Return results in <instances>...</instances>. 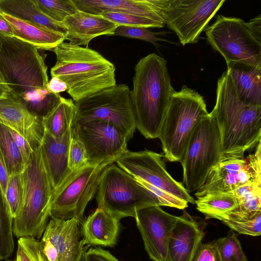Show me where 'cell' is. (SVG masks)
<instances>
[{
  "label": "cell",
  "instance_id": "obj_45",
  "mask_svg": "<svg viewBox=\"0 0 261 261\" xmlns=\"http://www.w3.org/2000/svg\"><path fill=\"white\" fill-rule=\"evenodd\" d=\"M7 261H47V259L40 255H36L29 258L22 246L18 244L16 257L13 260Z\"/></svg>",
  "mask_w": 261,
  "mask_h": 261
},
{
  "label": "cell",
  "instance_id": "obj_35",
  "mask_svg": "<svg viewBox=\"0 0 261 261\" xmlns=\"http://www.w3.org/2000/svg\"><path fill=\"white\" fill-rule=\"evenodd\" d=\"M167 33V32H154L149 29L145 28L119 25L116 29L114 35L149 42L158 47L159 46L158 41L173 43L166 39L158 37V36L163 35Z\"/></svg>",
  "mask_w": 261,
  "mask_h": 261
},
{
  "label": "cell",
  "instance_id": "obj_20",
  "mask_svg": "<svg viewBox=\"0 0 261 261\" xmlns=\"http://www.w3.org/2000/svg\"><path fill=\"white\" fill-rule=\"evenodd\" d=\"M72 138V127L60 139H55L44 130L39 147L54 193L72 173L68 167V152Z\"/></svg>",
  "mask_w": 261,
  "mask_h": 261
},
{
  "label": "cell",
  "instance_id": "obj_18",
  "mask_svg": "<svg viewBox=\"0 0 261 261\" xmlns=\"http://www.w3.org/2000/svg\"><path fill=\"white\" fill-rule=\"evenodd\" d=\"M0 123L19 134L34 149L40 146L44 134L42 119L31 113L10 92L0 99Z\"/></svg>",
  "mask_w": 261,
  "mask_h": 261
},
{
  "label": "cell",
  "instance_id": "obj_30",
  "mask_svg": "<svg viewBox=\"0 0 261 261\" xmlns=\"http://www.w3.org/2000/svg\"><path fill=\"white\" fill-rule=\"evenodd\" d=\"M0 150L9 176L21 173L26 164L8 127L1 123Z\"/></svg>",
  "mask_w": 261,
  "mask_h": 261
},
{
  "label": "cell",
  "instance_id": "obj_24",
  "mask_svg": "<svg viewBox=\"0 0 261 261\" xmlns=\"http://www.w3.org/2000/svg\"><path fill=\"white\" fill-rule=\"evenodd\" d=\"M226 65V72L240 100L248 105L261 106V67L239 62Z\"/></svg>",
  "mask_w": 261,
  "mask_h": 261
},
{
  "label": "cell",
  "instance_id": "obj_7",
  "mask_svg": "<svg viewBox=\"0 0 261 261\" xmlns=\"http://www.w3.org/2000/svg\"><path fill=\"white\" fill-rule=\"evenodd\" d=\"M98 207L120 220L138 211L162 206L158 198L132 175L114 163L103 172L96 192Z\"/></svg>",
  "mask_w": 261,
  "mask_h": 261
},
{
  "label": "cell",
  "instance_id": "obj_25",
  "mask_svg": "<svg viewBox=\"0 0 261 261\" xmlns=\"http://www.w3.org/2000/svg\"><path fill=\"white\" fill-rule=\"evenodd\" d=\"M0 11L65 36L67 34V29L63 23L56 21L43 14L33 0H0Z\"/></svg>",
  "mask_w": 261,
  "mask_h": 261
},
{
  "label": "cell",
  "instance_id": "obj_23",
  "mask_svg": "<svg viewBox=\"0 0 261 261\" xmlns=\"http://www.w3.org/2000/svg\"><path fill=\"white\" fill-rule=\"evenodd\" d=\"M120 220L97 207L81 225L84 243L88 246L112 247L117 242Z\"/></svg>",
  "mask_w": 261,
  "mask_h": 261
},
{
  "label": "cell",
  "instance_id": "obj_31",
  "mask_svg": "<svg viewBox=\"0 0 261 261\" xmlns=\"http://www.w3.org/2000/svg\"><path fill=\"white\" fill-rule=\"evenodd\" d=\"M13 219L0 185V261L10 256L14 249Z\"/></svg>",
  "mask_w": 261,
  "mask_h": 261
},
{
  "label": "cell",
  "instance_id": "obj_2",
  "mask_svg": "<svg viewBox=\"0 0 261 261\" xmlns=\"http://www.w3.org/2000/svg\"><path fill=\"white\" fill-rule=\"evenodd\" d=\"M211 113L219 132L220 161L244 158L245 153L260 141L261 106L243 102L226 71L218 80L216 101Z\"/></svg>",
  "mask_w": 261,
  "mask_h": 261
},
{
  "label": "cell",
  "instance_id": "obj_21",
  "mask_svg": "<svg viewBox=\"0 0 261 261\" xmlns=\"http://www.w3.org/2000/svg\"><path fill=\"white\" fill-rule=\"evenodd\" d=\"M67 29L65 40L78 46L88 47L94 38L101 35H114L119 26L101 15L77 10L62 22Z\"/></svg>",
  "mask_w": 261,
  "mask_h": 261
},
{
  "label": "cell",
  "instance_id": "obj_28",
  "mask_svg": "<svg viewBox=\"0 0 261 261\" xmlns=\"http://www.w3.org/2000/svg\"><path fill=\"white\" fill-rule=\"evenodd\" d=\"M74 114L73 101L62 97L60 102L42 118L44 130L55 139H61L71 127Z\"/></svg>",
  "mask_w": 261,
  "mask_h": 261
},
{
  "label": "cell",
  "instance_id": "obj_41",
  "mask_svg": "<svg viewBox=\"0 0 261 261\" xmlns=\"http://www.w3.org/2000/svg\"><path fill=\"white\" fill-rule=\"evenodd\" d=\"M8 128L18 146L25 163L27 164L36 149H34L28 141L19 134L10 128Z\"/></svg>",
  "mask_w": 261,
  "mask_h": 261
},
{
  "label": "cell",
  "instance_id": "obj_12",
  "mask_svg": "<svg viewBox=\"0 0 261 261\" xmlns=\"http://www.w3.org/2000/svg\"><path fill=\"white\" fill-rule=\"evenodd\" d=\"M205 31L207 42L226 63L239 62L261 67V43L243 19L218 15Z\"/></svg>",
  "mask_w": 261,
  "mask_h": 261
},
{
  "label": "cell",
  "instance_id": "obj_46",
  "mask_svg": "<svg viewBox=\"0 0 261 261\" xmlns=\"http://www.w3.org/2000/svg\"><path fill=\"white\" fill-rule=\"evenodd\" d=\"M9 178L4 159L0 150V185L4 194Z\"/></svg>",
  "mask_w": 261,
  "mask_h": 261
},
{
  "label": "cell",
  "instance_id": "obj_16",
  "mask_svg": "<svg viewBox=\"0 0 261 261\" xmlns=\"http://www.w3.org/2000/svg\"><path fill=\"white\" fill-rule=\"evenodd\" d=\"M40 241L48 261H84L90 246L84 243L82 222L50 216Z\"/></svg>",
  "mask_w": 261,
  "mask_h": 261
},
{
  "label": "cell",
  "instance_id": "obj_43",
  "mask_svg": "<svg viewBox=\"0 0 261 261\" xmlns=\"http://www.w3.org/2000/svg\"><path fill=\"white\" fill-rule=\"evenodd\" d=\"M246 24L252 36L261 43V15L255 16Z\"/></svg>",
  "mask_w": 261,
  "mask_h": 261
},
{
  "label": "cell",
  "instance_id": "obj_11",
  "mask_svg": "<svg viewBox=\"0 0 261 261\" xmlns=\"http://www.w3.org/2000/svg\"><path fill=\"white\" fill-rule=\"evenodd\" d=\"M116 161L106 160L72 171L53 194L50 216L83 222L85 210L97 192L103 172Z\"/></svg>",
  "mask_w": 261,
  "mask_h": 261
},
{
  "label": "cell",
  "instance_id": "obj_38",
  "mask_svg": "<svg viewBox=\"0 0 261 261\" xmlns=\"http://www.w3.org/2000/svg\"><path fill=\"white\" fill-rule=\"evenodd\" d=\"M88 165L86 151L83 143L72 136L68 152V167L75 171Z\"/></svg>",
  "mask_w": 261,
  "mask_h": 261
},
{
  "label": "cell",
  "instance_id": "obj_40",
  "mask_svg": "<svg viewBox=\"0 0 261 261\" xmlns=\"http://www.w3.org/2000/svg\"><path fill=\"white\" fill-rule=\"evenodd\" d=\"M192 261H220L214 243H201Z\"/></svg>",
  "mask_w": 261,
  "mask_h": 261
},
{
  "label": "cell",
  "instance_id": "obj_1",
  "mask_svg": "<svg viewBox=\"0 0 261 261\" xmlns=\"http://www.w3.org/2000/svg\"><path fill=\"white\" fill-rule=\"evenodd\" d=\"M47 67L38 49L15 37L0 36V74L10 92L42 119L62 96L46 89Z\"/></svg>",
  "mask_w": 261,
  "mask_h": 261
},
{
  "label": "cell",
  "instance_id": "obj_36",
  "mask_svg": "<svg viewBox=\"0 0 261 261\" xmlns=\"http://www.w3.org/2000/svg\"><path fill=\"white\" fill-rule=\"evenodd\" d=\"M22 193V173L9 176L5 195L13 218L16 216L20 207Z\"/></svg>",
  "mask_w": 261,
  "mask_h": 261
},
{
  "label": "cell",
  "instance_id": "obj_33",
  "mask_svg": "<svg viewBox=\"0 0 261 261\" xmlns=\"http://www.w3.org/2000/svg\"><path fill=\"white\" fill-rule=\"evenodd\" d=\"M43 14L51 19L62 22L65 18L78 10L73 0H33Z\"/></svg>",
  "mask_w": 261,
  "mask_h": 261
},
{
  "label": "cell",
  "instance_id": "obj_29",
  "mask_svg": "<svg viewBox=\"0 0 261 261\" xmlns=\"http://www.w3.org/2000/svg\"><path fill=\"white\" fill-rule=\"evenodd\" d=\"M196 208L206 219L224 220L238 205L234 197L228 192L213 193L197 197Z\"/></svg>",
  "mask_w": 261,
  "mask_h": 261
},
{
  "label": "cell",
  "instance_id": "obj_14",
  "mask_svg": "<svg viewBox=\"0 0 261 261\" xmlns=\"http://www.w3.org/2000/svg\"><path fill=\"white\" fill-rule=\"evenodd\" d=\"M162 157V154L149 150H128L115 163L136 179L195 204V200L188 193L183 184L176 181L168 173Z\"/></svg>",
  "mask_w": 261,
  "mask_h": 261
},
{
  "label": "cell",
  "instance_id": "obj_26",
  "mask_svg": "<svg viewBox=\"0 0 261 261\" xmlns=\"http://www.w3.org/2000/svg\"><path fill=\"white\" fill-rule=\"evenodd\" d=\"M11 27L14 37L38 49L51 50L65 40V36L41 28L1 12Z\"/></svg>",
  "mask_w": 261,
  "mask_h": 261
},
{
  "label": "cell",
  "instance_id": "obj_27",
  "mask_svg": "<svg viewBox=\"0 0 261 261\" xmlns=\"http://www.w3.org/2000/svg\"><path fill=\"white\" fill-rule=\"evenodd\" d=\"M228 193L234 197L238 205L224 220H248L261 213V185L249 183Z\"/></svg>",
  "mask_w": 261,
  "mask_h": 261
},
{
  "label": "cell",
  "instance_id": "obj_39",
  "mask_svg": "<svg viewBox=\"0 0 261 261\" xmlns=\"http://www.w3.org/2000/svg\"><path fill=\"white\" fill-rule=\"evenodd\" d=\"M137 180L145 188L153 193L159 200L162 206L184 210L188 206V203L184 200L161 189L152 186L142 180Z\"/></svg>",
  "mask_w": 261,
  "mask_h": 261
},
{
  "label": "cell",
  "instance_id": "obj_49",
  "mask_svg": "<svg viewBox=\"0 0 261 261\" xmlns=\"http://www.w3.org/2000/svg\"><path fill=\"white\" fill-rule=\"evenodd\" d=\"M0 84H1V85H4V86H6V87H7V86H6V85L5 84L4 82L3 81V79H2V77L1 75V74H0ZM7 88H8V87H7Z\"/></svg>",
  "mask_w": 261,
  "mask_h": 261
},
{
  "label": "cell",
  "instance_id": "obj_17",
  "mask_svg": "<svg viewBox=\"0 0 261 261\" xmlns=\"http://www.w3.org/2000/svg\"><path fill=\"white\" fill-rule=\"evenodd\" d=\"M178 217L160 206L147 207L136 213L137 226L145 249L152 260L167 261L170 237Z\"/></svg>",
  "mask_w": 261,
  "mask_h": 261
},
{
  "label": "cell",
  "instance_id": "obj_32",
  "mask_svg": "<svg viewBox=\"0 0 261 261\" xmlns=\"http://www.w3.org/2000/svg\"><path fill=\"white\" fill-rule=\"evenodd\" d=\"M220 261H248L237 234L230 229L227 235L214 242Z\"/></svg>",
  "mask_w": 261,
  "mask_h": 261
},
{
  "label": "cell",
  "instance_id": "obj_42",
  "mask_svg": "<svg viewBox=\"0 0 261 261\" xmlns=\"http://www.w3.org/2000/svg\"><path fill=\"white\" fill-rule=\"evenodd\" d=\"M84 261H119L109 251L100 247L90 248L85 256Z\"/></svg>",
  "mask_w": 261,
  "mask_h": 261
},
{
  "label": "cell",
  "instance_id": "obj_47",
  "mask_svg": "<svg viewBox=\"0 0 261 261\" xmlns=\"http://www.w3.org/2000/svg\"><path fill=\"white\" fill-rule=\"evenodd\" d=\"M0 36L14 37L13 30L0 12Z\"/></svg>",
  "mask_w": 261,
  "mask_h": 261
},
{
  "label": "cell",
  "instance_id": "obj_8",
  "mask_svg": "<svg viewBox=\"0 0 261 261\" xmlns=\"http://www.w3.org/2000/svg\"><path fill=\"white\" fill-rule=\"evenodd\" d=\"M221 158L219 132L215 118L210 113L194 127L179 161L183 183L189 194L204 185L210 170Z\"/></svg>",
  "mask_w": 261,
  "mask_h": 261
},
{
  "label": "cell",
  "instance_id": "obj_4",
  "mask_svg": "<svg viewBox=\"0 0 261 261\" xmlns=\"http://www.w3.org/2000/svg\"><path fill=\"white\" fill-rule=\"evenodd\" d=\"M52 50L51 77L64 82L74 102L116 84L114 65L97 51L63 42Z\"/></svg>",
  "mask_w": 261,
  "mask_h": 261
},
{
  "label": "cell",
  "instance_id": "obj_9",
  "mask_svg": "<svg viewBox=\"0 0 261 261\" xmlns=\"http://www.w3.org/2000/svg\"><path fill=\"white\" fill-rule=\"evenodd\" d=\"M130 91L127 85L116 84L74 102L72 124L93 120L107 121L116 126L129 141L136 129Z\"/></svg>",
  "mask_w": 261,
  "mask_h": 261
},
{
  "label": "cell",
  "instance_id": "obj_6",
  "mask_svg": "<svg viewBox=\"0 0 261 261\" xmlns=\"http://www.w3.org/2000/svg\"><path fill=\"white\" fill-rule=\"evenodd\" d=\"M208 114L203 97L196 91L184 85L173 92L158 137L167 160L179 162L194 127Z\"/></svg>",
  "mask_w": 261,
  "mask_h": 261
},
{
  "label": "cell",
  "instance_id": "obj_48",
  "mask_svg": "<svg viewBox=\"0 0 261 261\" xmlns=\"http://www.w3.org/2000/svg\"><path fill=\"white\" fill-rule=\"evenodd\" d=\"M9 92L7 87L0 84V99L7 97Z\"/></svg>",
  "mask_w": 261,
  "mask_h": 261
},
{
  "label": "cell",
  "instance_id": "obj_15",
  "mask_svg": "<svg viewBox=\"0 0 261 261\" xmlns=\"http://www.w3.org/2000/svg\"><path fill=\"white\" fill-rule=\"evenodd\" d=\"M72 136L83 144L88 164L117 160L128 150V140L114 125L93 120L72 124Z\"/></svg>",
  "mask_w": 261,
  "mask_h": 261
},
{
  "label": "cell",
  "instance_id": "obj_22",
  "mask_svg": "<svg viewBox=\"0 0 261 261\" xmlns=\"http://www.w3.org/2000/svg\"><path fill=\"white\" fill-rule=\"evenodd\" d=\"M73 2L78 10L94 15H99L104 12L119 13L164 23L150 0H73Z\"/></svg>",
  "mask_w": 261,
  "mask_h": 261
},
{
  "label": "cell",
  "instance_id": "obj_3",
  "mask_svg": "<svg viewBox=\"0 0 261 261\" xmlns=\"http://www.w3.org/2000/svg\"><path fill=\"white\" fill-rule=\"evenodd\" d=\"M134 69L130 96L136 128L146 139L158 138L175 91L167 61L151 53L141 58Z\"/></svg>",
  "mask_w": 261,
  "mask_h": 261
},
{
  "label": "cell",
  "instance_id": "obj_44",
  "mask_svg": "<svg viewBox=\"0 0 261 261\" xmlns=\"http://www.w3.org/2000/svg\"><path fill=\"white\" fill-rule=\"evenodd\" d=\"M46 89L54 93L59 94L66 91L67 86L65 83L56 76L51 77L46 85Z\"/></svg>",
  "mask_w": 261,
  "mask_h": 261
},
{
  "label": "cell",
  "instance_id": "obj_37",
  "mask_svg": "<svg viewBox=\"0 0 261 261\" xmlns=\"http://www.w3.org/2000/svg\"><path fill=\"white\" fill-rule=\"evenodd\" d=\"M222 222L231 230L240 234L254 237L260 236L261 234V213L248 220L236 221L226 219Z\"/></svg>",
  "mask_w": 261,
  "mask_h": 261
},
{
  "label": "cell",
  "instance_id": "obj_34",
  "mask_svg": "<svg viewBox=\"0 0 261 261\" xmlns=\"http://www.w3.org/2000/svg\"><path fill=\"white\" fill-rule=\"evenodd\" d=\"M99 15L117 23L119 25L147 29L152 28H161L165 25V24L163 22L130 14L115 12H104Z\"/></svg>",
  "mask_w": 261,
  "mask_h": 261
},
{
  "label": "cell",
  "instance_id": "obj_10",
  "mask_svg": "<svg viewBox=\"0 0 261 261\" xmlns=\"http://www.w3.org/2000/svg\"><path fill=\"white\" fill-rule=\"evenodd\" d=\"M182 45L198 42L225 0H150Z\"/></svg>",
  "mask_w": 261,
  "mask_h": 261
},
{
  "label": "cell",
  "instance_id": "obj_19",
  "mask_svg": "<svg viewBox=\"0 0 261 261\" xmlns=\"http://www.w3.org/2000/svg\"><path fill=\"white\" fill-rule=\"evenodd\" d=\"M204 236L203 224L184 211L171 231L167 261H192Z\"/></svg>",
  "mask_w": 261,
  "mask_h": 261
},
{
  "label": "cell",
  "instance_id": "obj_13",
  "mask_svg": "<svg viewBox=\"0 0 261 261\" xmlns=\"http://www.w3.org/2000/svg\"><path fill=\"white\" fill-rule=\"evenodd\" d=\"M255 147L254 153L246 158L220 161L211 169L195 196L228 192L249 183L261 185V140Z\"/></svg>",
  "mask_w": 261,
  "mask_h": 261
},
{
  "label": "cell",
  "instance_id": "obj_5",
  "mask_svg": "<svg viewBox=\"0 0 261 261\" xmlns=\"http://www.w3.org/2000/svg\"><path fill=\"white\" fill-rule=\"evenodd\" d=\"M39 146L34 150L22 172V197L12 224L13 234L18 238L40 239L51 216L54 191Z\"/></svg>",
  "mask_w": 261,
  "mask_h": 261
}]
</instances>
